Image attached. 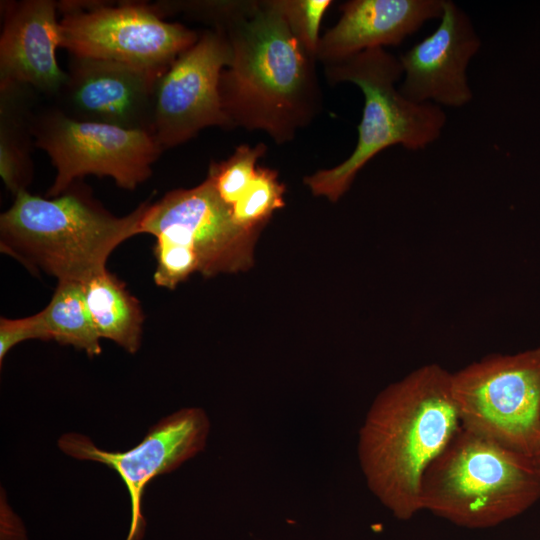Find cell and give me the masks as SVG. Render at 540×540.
<instances>
[{
    "mask_svg": "<svg viewBox=\"0 0 540 540\" xmlns=\"http://www.w3.org/2000/svg\"><path fill=\"white\" fill-rule=\"evenodd\" d=\"M192 16L224 31L232 58L219 95L232 128L261 130L277 144L292 141L322 107L315 69L277 0L197 1Z\"/></svg>",
    "mask_w": 540,
    "mask_h": 540,
    "instance_id": "cell-1",
    "label": "cell"
},
{
    "mask_svg": "<svg viewBox=\"0 0 540 540\" xmlns=\"http://www.w3.org/2000/svg\"><path fill=\"white\" fill-rule=\"evenodd\" d=\"M459 427L451 373L440 365L417 368L375 398L359 432L358 457L369 489L397 519L422 510L424 473Z\"/></svg>",
    "mask_w": 540,
    "mask_h": 540,
    "instance_id": "cell-2",
    "label": "cell"
},
{
    "mask_svg": "<svg viewBox=\"0 0 540 540\" xmlns=\"http://www.w3.org/2000/svg\"><path fill=\"white\" fill-rule=\"evenodd\" d=\"M149 204L117 217L75 183L52 199L22 190L0 216L1 252L35 273L85 283L107 269L122 242L140 234Z\"/></svg>",
    "mask_w": 540,
    "mask_h": 540,
    "instance_id": "cell-3",
    "label": "cell"
},
{
    "mask_svg": "<svg viewBox=\"0 0 540 540\" xmlns=\"http://www.w3.org/2000/svg\"><path fill=\"white\" fill-rule=\"evenodd\" d=\"M539 499L531 458L461 425L421 483L422 510L470 529L497 526Z\"/></svg>",
    "mask_w": 540,
    "mask_h": 540,
    "instance_id": "cell-4",
    "label": "cell"
},
{
    "mask_svg": "<svg viewBox=\"0 0 540 540\" xmlns=\"http://www.w3.org/2000/svg\"><path fill=\"white\" fill-rule=\"evenodd\" d=\"M331 84L350 82L364 96L358 139L342 163L305 177L315 196L336 202L351 186L359 171L377 154L394 145L423 150L442 134L445 111L433 103H416L396 87L403 77L399 58L384 48L369 49L340 62L325 65Z\"/></svg>",
    "mask_w": 540,
    "mask_h": 540,
    "instance_id": "cell-5",
    "label": "cell"
},
{
    "mask_svg": "<svg viewBox=\"0 0 540 540\" xmlns=\"http://www.w3.org/2000/svg\"><path fill=\"white\" fill-rule=\"evenodd\" d=\"M460 425L529 458L540 450V347L451 373Z\"/></svg>",
    "mask_w": 540,
    "mask_h": 540,
    "instance_id": "cell-6",
    "label": "cell"
},
{
    "mask_svg": "<svg viewBox=\"0 0 540 540\" xmlns=\"http://www.w3.org/2000/svg\"><path fill=\"white\" fill-rule=\"evenodd\" d=\"M61 47L70 55L123 63L163 74L194 45L199 34L169 23L150 4L116 6L94 1H61Z\"/></svg>",
    "mask_w": 540,
    "mask_h": 540,
    "instance_id": "cell-7",
    "label": "cell"
},
{
    "mask_svg": "<svg viewBox=\"0 0 540 540\" xmlns=\"http://www.w3.org/2000/svg\"><path fill=\"white\" fill-rule=\"evenodd\" d=\"M32 135L56 169L48 190L52 198L87 175L108 176L118 187L134 190L151 176L163 152L146 131L76 120L58 108L33 114Z\"/></svg>",
    "mask_w": 540,
    "mask_h": 540,
    "instance_id": "cell-8",
    "label": "cell"
},
{
    "mask_svg": "<svg viewBox=\"0 0 540 540\" xmlns=\"http://www.w3.org/2000/svg\"><path fill=\"white\" fill-rule=\"evenodd\" d=\"M143 233L186 246L196 255L199 272L212 277L251 268L260 232L239 227L206 178L198 186L171 190L150 203L141 223Z\"/></svg>",
    "mask_w": 540,
    "mask_h": 540,
    "instance_id": "cell-9",
    "label": "cell"
},
{
    "mask_svg": "<svg viewBox=\"0 0 540 540\" xmlns=\"http://www.w3.org/2000/svg\"><path fill=\"white\" fill-rule=\"evenodd\" d=\"M231 58L227 36L214 28L203 32L158 78L153 136L162 150L190 140L207 127L232 128L219 95L220 75Z\"/></svg>",
    "mask_w": 540,
    "mask_h": 540,
    "instance_id": "cell-10",
    "label": "cell"
},
{
    "mask_svg": "<svg viewBox=\"0 0 540 540\" xmlns=\"http://www.w3.org/2000/svg\"><path fill=\"white\" fill-rule=\"evenodd\" d=\"M209 429L205 411L190 407L162 418L138 445L124 452L100 449L89 437L75 432L63 434L58 447L70 457L102 463L120 476L131 503V523L125 540H142L146 528L142 498L147 484L201 452Z\"/></svg>",
    "mask_w": 540,
    "mask_h": 540,
    "instance_id": "cell-11",
    "label": "cell"
},
{
    "mask_svg": "<svg viewBox=\"0 0 540 540\" xmlns=\"http://www.w3.org/2000/svg\"><path fill=\"white\" fill-rule=\"evenodd\" d=\"M161 73L119 62L72 56L59 110L70 118L153 135Z\"/></svg>",
    "mask_w": 540,
    "mask_h": 540,
    "instance_id": "cell-12",
    "label": "cell"
},
{
    "mask_svg": "<svg viewBox=\"0 0 540 540\" xmlns=\"http://www.w3.org/2000/svg\"><path fill=\"white\" fill-rule=\"evenodd\" d=\"M481 39L470 17L443 0L437 28L398 58L403 70L400 92L416 103L460 108L473 99L467 68Z\"/></svg>",
    "mask_w": 540,
    "mask_h": 540,
    "instance_id": "cell-13",
    "label": "cell"
},
{
    "mask_svg": "<svg viewBox=\"0 0 540 540\" xmlns=\"http://www.w3.org/2000/svg\"><path fill=\"white\" fill-rule=\"evenodd\" d=\"M1 7L0 87L24 85L57 98L67 81L56 58L61 47L58 3L5 1Z\"/></svg>",
    "mask_w": 540,
    "mask_h": 540,
    "instance_id": "cell-14",
    "label": "cell"
},
{
    "mask_svg": "<svg viewBox=\"0 0 540 540\" xmlns=\"http://www.w3.org/2000/svg\"><path fill=\"white\" fill-rule=\"evenodd\" d=\"M339 9V21L321 36L316 51L324 65L400 45L428 21L440 19L443 0H350Z\"/></svg>",
    "mask_w": 540,
    "mask_h": 540,
    "instance_id": "cell-15",
    "label": "cell"
},
{
    "mask_svg": "<svg viewBox=\"0 0 540 540\" xmlns=\"http://www.w3.org/2000/svg\"><path fill=\"white\" fill-rule=\"evenodd\" d=\"M85 304L102 339H109L128 353H136L142 340L144 314L140 302L126 285L107 269L83 283Z\"/></svg>",
    "mask_w": 540,
    "mask_h": 540,
    "instance_id": "cell-16",
    "label": "cell"
},
{
    "mask_svg": "<svg viewBox=\"0 0 540 540\" xmlns=\"http://www.w3.org/2000/svg\"><path fill=\"white\" fill-rule=\"evenodd\" d=\"M30 89L24 85L0 87V175L14 196L26 190L32 177Z\"/></svg>",
    "mask_w": 540,
    "mask_h": 540,
    "instance_id": "cell-17",
    "label": "cell"
},
{
    "mask_svg": "<svg viewBox=\"0 0 540 540\" xmlns=\"http://www.w3.org/2000/svg\"><path fill=\"white\" fill-rule=\"evenodd\" d=\"M41 311L51 340L72 345L89 357L101 354V338L85 304L83 283L58 281L50 302Z\"/></svg>",
    "mask_w": 540,
    "mask_h": 540,
    "instance_id": "cell-18",
    "label": "cell"
},
{
    "mask_svg": "<svg viewBox=\"0 0 540 540\" xmlns=\"http://www.w3.org/2000/svg\"><path fill=\"white\" fill-rule=\"evenodd\" d=\"M285 191L277 171L257 167L245 191L230 207L234 222L245 230L261 232L274 211L285 206Z\"/></svg>",
    "mask_w": 540,
    "mask_h": 540,
    "instance_id": "cell-19",
    "label": "cell"
},
{
    "mask_svg": "<svg viewBox=\"0 0 540 540\" xmlns=\"http://www.w3.org/2000/svg\"><path fill=\"white\" fill-rule=\"evenodd\" d=\"M266 145L243 144L225 161L213 162L209 167V178L220 199L230 208L242 195L255 172L256 163L266 152Z\"/></svg>",
    "mask_w": 540,
    "mask_h": 540,
    "instance_id": "cell-20",
    "label": "cell"
},
{
    "mask_svg": "<svg viewBox=\"0 0 540 540\" xmlns=\"http://www.w3.org/2000/svg\"><path fill=\"white\" fill-rule=\"evenodd\" d=\"M291 31L308 54L316 59L322 18L331 0H277Z\"/></svg>",
    "mask_w": 540,
    "mask_h": 540,
    "instance_id": "cell-21",
    "label": "cell"
},
{
    "mask_svg": "<svg viewBox=\"0 0 540 540\" xmlns=\"http://www.w3.org/2000/svg\"><path fill=\"white\" fill-rule=\"evenodd\" d=\"M154 255L157 286L174 289L194 272H199L196 255L186 246L164 236H156Z\"/></svg>",
    "mask_w": 540,
    "mask_h": 540,
    "instance_id": "cell-22",
    "label": "cell"
},
{
    "mask_svg": "<svg viewBox=\"0 0 540 540\" xmlns=\"http://www.w3.org/2000/svg\"><path fill=\"white\" fill-rule=\"evenodd\" d=\"M30 339L51 340L42 311L19 319H0V363L18 343Z\"/></svg>",
    "mask_w": 540,
    "mask_h": 540,
    "instance_id": "cell-23",
    "label": "cell"
},
{
    "mask_svg": "<svg viewBox=\"0 0 540 540\" xmlns=\"http://www.w3.org/2000/svg\"><path fill=\"white\" fill-rule=\"evenodd\" d=\"M1 540H27L21 520L3 503L1 505Z\"/></svg>",
    "mask_w": 540,
    "mask_h": 540,
    "instance_id": "cell-24",
    "label": "cell"
},
{
    "mask_svg": "<svg viewBox=\"0 0 540 540\" xmlns=\"http://www.w3.org/2000/svg\"><path fill=\"white\" fill-rule=\"evenodd\" d=\"M533 464L540 473V450L532 458Z\"/></svg>",
    "mask_w": 540,
    "mask_h": 540,
    "instance_id": "cell-25",
    "label": "cell"
}]
</instances>
